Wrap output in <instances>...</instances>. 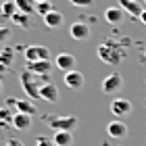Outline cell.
Wrapping results in <instances>:
<instances>
[{"label":"cell","instance_id":"6da1fadb","mask_svg":"<svg viewBox=\"0 0 146 146\" xmlns=\"http://www.w3.org/2000/svg\"><path fill=\"white\" fill-rule=\"evenodd\" d=\"M98 58H100L102 63H107V65H119L123 61V56H125V50H123V46L115 42V40H107V42H102L100 46H98Z\"/></svg>","mask_w":146,"mask_h":146},{"label":"cell","instance_id":"7a4b0ae2","mask_svg":"<svg viewBox=\"0 0 146 146\" xmlns=\"http://www.w3.org/2000/svg\"><path fill=\"white\" fill-rule=\"evenodd\" d=\"M44 121L54 131H71L77 125V117H73V115H46Z\"/></svg>","mask_w":146,"mask_h":146},{"label":"cell","instance_id":"3957f363","mask_svg":"<svg viewBox=\"0 0 146 146\" xmlns=\"http://www.w3.org/2000/svg\"><path fill=\"white\" fill-rule=\"evenodd\" d=\"M21 86H23L25 94H27L29 98L40 100V88H42V86L38 84V75H34V73L27 71V69H23V73H21Z\"/></svg>","mask_w":146,"mask_h":146},{"label":"cell","instance_id":"277c9868","mask_svg":"<svg viewBox=\"0 0 146 146\" xmlns=\"http://www.w3.org/2000/svg\"><path fill=\"white\" fill-rule=\"evenodd\" d=\"M36 61H50V50L46 46H27L25 48V63Z\"/></svg>","mask_w":146,"mask_h":146},{"label":"cell","instance_id":"5b68a950","mask_svg":"<svg viewBox=\"0 0 146 146\" xmlns=\"http://www.w3.org/2000/svg\"><path fill=\"white\" fill-rule=\"evenodd\" d=\"M102 92L104 94H117L119 90L123 88V77H121V73H111V75H107L102 79Z\"/></svg>","mask_w":146,"mask_h":146},{"label":"cell","instance_id":"8992f818","mask_svg":"<svg viewBox=\"0 0 146 146\" xmlns=\"http://www.w3.org/2000/svg\"><path fill=\"white\" fill-rule=\"evenodd\" d=\"M63 82H65V86H67L69 90H82L84 84H86V77H84L82 71L73 69V71H67L63 75Z\"/></svg>","mask_w":146,"mask_h":146},{"label":"cell","instance_id":"52a82bcc","mask_svg":"<svg viewBox=\"0 0 146 146\" xmlns=\"http://www.w3.org/2000/svg\"><path fill=\"white\" fill-rule=\"evenodd\" d=\"M69 34L75 42H86L90 38V25L86 21H75V23L69 25Z\"/></svg>","mask_w":146,"mask_h":146},{"label":"cell","instance_id":"ba28073f","mask_svg":"<svg viewBox=\"0 0 146 146\" xmlns=\"http://www.w3.org/2000/svg\"><path fill=\"white\" fill-rule=\"evenodd\" d=\"M119 6L123 9V13H127L129 17H136V19H140L142 13L146 11V6L138 0H119Z\"/></svg>","mask_w":146,"mask_h":146},{"label":"cell","instance_id":"9c48e42d","mask_svg":"<svg viewBox=\"0 0 146 146\" xmlns=\"http://www.w3.org/2000/svg\"><path fill=\"white\" fill-rule=\"evenodd\" d=\"M111 113H113L117 119L127 117L129 113H131V102L127 100V98H115V100L111 102Z\"/></svg>","mask_w":146,"mask_h":146},{"label":"cell","instance_id":"30bf717a","mask_svg":"<svg viewBox=\"0 0 146 146\" xmlns=\"http://www.w3.org/2000/svg\"><path fill=\"white\" fill-rule=\"evenodd\" d=\"M107 134L111 138H115V140H121V138L127 136V123H123L121 119H115V121H111L107 125Z\"/></svg>","mask_w":146,"mask_h":146},{"label":"cell","instance_id":"8fae6325","mask_svg":"<svg viewBox=\"0 0 146 146\" xmlns=\"http://www.w3.org/2000/svg\"><path fill=\"white\" fill-rule=\"evenodd\" d=\"M54 65H56V67L61 69L63 73H67V71H73V69H75V56H73L71 52H61V54L56 56Z\"/></svg>","mask_w":146,"mask_h":146},{"label":"cell","instance_id":"7c38bea8","mask_svg":"<svg viewBox=\"0 0 146 146\" xmlns=\"http://www.w3.org/2000/svg\"><path fill=\"white\" fill-rule=\"evenodd\" d=\"M25 69L31 71L38 77H44L46 73H50L52 65H50V61H36V63H27V67H25Z\"/></svg>","mask_w":146,"mask_h":146},{"label":"cell","instance_id":"4fadbf2b","mask_svg":"<svg viewBox=\"0 0 146 146\" xmlns=\"http://www.w3.org/2000/svg\"><path fill=\"white\" fill-rule=\"evenodd\" d=\"M104 21L111 23V25H119L123 21V9L121 6H109L104 11Z\"/></svg>","mask_w":146,"mask_h":146},{"label":"cell","instance_id":"5bb4252c","mask_svg":"<svg viewBox=\"0 0 146 146\" xmlns=\"http://www.w3.org/2000/svg\"><path fill=\"white\" fill-rule=\"evenodd\" d=\"M40 98H42V100H48V102H56L58 100V88L54 84H42Z\"/></svg>","mask_w":146,"mask_h":146},{"label":"cell","instance_id":"9a60e30c","mask_svg":"<svg viewBox=\"0 0 146 146\" xmlns=\"http://www.w3.org/2000/svg\"><path fill=\"white\" fill-rule=\"evenodd\" d=\"M15 113L11 107H0V129H9L13 127V119H15Z\"/></svg>","mask_w":146,"mask_h":146},{"label":"cell","instance_id":"2e32d148","mask_svg":"<svg viewBox=\"0 0 146 146\" xmlns=\"http://www.w3.org/2000/svg\"><path fill=\"white\" fill-rule=\"evenodd\" d=\"M13 127L19 131H25L31 127V115H25V113H15V119H13Z\"/></svg>","mask_w":146,"mask_h":146},{"label":"cell","instance_id":"e0dca14e","mask_svg":"<svg viewBox=\"0 0 146 146\" xmlns=\"http://www.w3.org/2000/svg\"><path fill=\"white\" fill-rule=\"evenodd\" d=\"M52 142H54V146H71L73 136H71V131H54Z\"/></svg>","mask_w":146,"mask_h":146},{"label":"cell","instance_id":"ac0fdd59","mask_svg":"<svg viewBox=\"0 0 146 146\" xmlns=\"http://www.w3.org/2000/svg\"><path fill=\"white\" fill-rule=\"evenodd\" d=\"M63 15L58 11H52V13H48V15L44 17V23H46V27H61L63 25Z\"/></svg>","mask_w":146,"mask_h":146},{"label":"cell","instance_id":"d6986e66","mask_svg":"<svg viewBox=\"0 0 146 146\" xmlns=\"http://www.w3.org/2000/svg\"><path fill=\"white\" fill-rule=\"evenodd\" d=\"M13 58H15V48H13V46H4V48L0 50V65L9 69Z\"/></svg>","mask_w":146,"mask_h":146},{"label":"cell","instance_id":"ffe728a7","mask_svg":"<svg viewBox=\"0 0 146 146\" xmlns=\"http://www.w3.org/2000/svg\"><path fill=\"white\" fill-rule=\"evenodd\" d=\"M19 13H25V15H31V13H36V6L38 2L36 0H15Z\"/></svg>","mask_w":146,"mask_h":146},{"label":"cell","instance_id":"44dd1931","mask_svg":"<svg viewBox=\"0 0 146 146\" xmlns=\"http://www.w3.org/2000/svg\"><path fill=\"white\" fill-rule=\"evenodd\" d=\"M17 4H15V0H9V2H2V6H0V15H2L4 19H13L15 17V13H17Z\"/></svg>","mask_w":146,"mask_h":146},{"label":"cell","instance_id":"7402d4cb","mask_svg":"<svg viewBox=\"0 0 146 146\" xmlns=\"http://www.w3.org/2000/svg\"><path fill=\"white\" fill-rule=\"evenodd\" d=\"M15 107H17V113H25V115H34L36 113L34 102H29V100H15Z\"/></svg>","mask_w":146,"mask_h":146},{"label":"cell","instance_id":"603a6c76","mask_svg":"<svg viewBox=\"0 0 146 146\" xmlns=\"http://www.w3.org/2000/svg\"><path fill=\"white\" fill-rule=\"evenodd\" d=\"M11 21L17 23L21 29H29V27H31V25H29V15H25V13H19V11L15 13V17H13Z\"/></svg>","mask_w":146,"mask_h":146},{"label":"cell","instance_id":"cb8c5ba5","mask_svg":"<svg viewBox=\"0 0 146 146\" xmlns=\"http://www.w3.org/2000/svg\"><path fill=\"white\" fill-rule=\"evenodd\" d=\"M52 11H54V9H52V2H50V0H46V2H38V6H36V13H38L42 19L48 15V13H52Z\"/></svg>","mask_w":146,"mask_h":146},{"label":"cell","instance_id":"d4e9b609","mask_svg":"<svg viewBox=\"0 0 146 146\" xmlns=\"http://www.w3.org/2000/svg\"><path fill=\"white\" fill-rule=\"evenodd\" d=\"M36 146H54V142H52L50 138H46V136H38L36 138Z\"/></svg>","mask_w":146,"mask_h":146},{"label":"cell","instance_id":"484cf974","mask_svg":"<svg viewBox=\"0 0 146 146\" xmlns=\"http://www.w3.org/2000/svg\"><path fill=\"white\" fill-rule=\"evenodd\" d=\"M69 2L73 4V6H92V2H94V0H69Z\"/></svg>","mask_w":146,"mask_h":146},{"label":"cell","instance_id":"4316f807","mask_svg":"<svg viewBox=\"0 0 146 146\" xmlns=\"http://www.w3.org/2000/svg\"><path fill=\"white\" fill-rule=\"evenodd\" d=\"M11 38V29L9 27H0V42H6Z\"/></svg>","mask_w":146,"mask_h":146},{"label":"cell","instance_id":"83f0119b","mask_svg":"<svg viewBox=\"0 0 146 146\" xmlns=\"http://www.w3.org/2000/svg\"><path fill=\"white\" fill-rule=\"evenodd\" d=\"M4 146H25L21 140H17V138H9V140H6V144Z\"/></svg>","mask_w":146,"mask_h":146},{"label":"cell","instance_id":"f1b7e54d","mask_svg":"<svg viewBox=\"0 0 146 146\" xmlns=\"http://www.w3.org/2000/svg\"><path fill=\"white\" fill-rule=\"evenodd\" d=\"M140 21H142V23H144V25H146V11H144V13H142V17H140Z\"/></svg>","mask_w":146,"mask_h":146},{"label":"cell","instance_id":"f546056e","mask_svg":"<svg viewBox=\"0 0 146 146\" xmlns=\"http://www.w3.org/2000/svg\"><path fill=\"white\" fill-rule=\"evenodd\" d=\"M2 71H6V67H2V65H0V73H2Z\"/></svg>","mask_w":146,"mask_h":146},{"label":"cell","instance_id":"4dcf8cb0","mask_svg":"<svg viewBox=\"0 0 146 146\" xmlns=\"http://www.w3.org/2000/svg\"><path fill=\"white\" fill-rule=\"evenodd\" d=\"M0 92H2V79H0Z\"/></svg>","mask_w":146,"mask_h":146},{"label":"cell","instance_id":"1f68e13d","mask_svg":"<svg viewBox=\"0 0 146 146\" xmlns=\"http://www.w3.org/2000/svg\"><path fill=\"white\" fill-rule=\"evenodd\" d=\"M36 2H46V0H36Z\"/></svg>","mask_w":146,"mask_h":146},{"label":"cell","instance_id":"d6a6232c","mask_svg":"<svg viewBox=\"0 0 146 146\" xmlns=\"http://www.w3.org/2000/svg\"><path fill=\"white\" fill-rule=\"evenodd\" d=\"M0 6H2V0H0Z\"/></svg>","mask_w":146,"mask_h":146},{"label":"cell","instance_id":"836d02e7","mask_svg":"<svg viewBox=\"0 0 146 146\" xmlns=\"http://www.w3.org/2000/svg\"><path fill=\"white\" fill-rule=\"evenodd\" d=\"M2 2H9V0H2Z\"/></svg>","mask_w":146,"mask_h":146},{"label":"cell","instance_id":"e575fe53","mask_svg":"<svg viewBox=\"0 0 146 146\" xmlns=\"http://www.w3.org/2000/svg\"><path fill=\"white\" fill-rule=\"evenodd\" d=\"M144 56H146V50H144Z\"/></svg>","mask_w":146,"mask_h":146},{"label":"cell","instance_id":"d590c367","mask_svg":"<svg viewBox=\"0 0 146 146\" xmlns=\"http://www.w3.org/2000/svg\"><path fill=\"white\" fill-rule=\"evenodd\" d=\"M144 6H146V0H144Z\"/></svg>","mask_w":146,"mask_h":146}]
</instances>
